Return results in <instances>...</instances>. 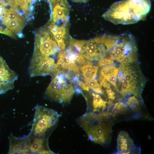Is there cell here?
Returning a JSON list of instances; mask_svg holds the SVG:
<instances>
[{
    "mask_svg": "<svg viewBox=\"0 0 154 154\" xmlns=\"http://www.w3.org/2000/svg\"><path fill=\"white\" fill-rule=\"evenodd\" d=\"M60 50L49 31H40L36 36L33 52L50 56L54 55Z\"/></svg>",
    "mask_w": 154,
    "mask_h": 154,
    "instance_id": "6",
    "label": "cell"
},
{
    "mask_svg": "<svg viewBox=\"0 0 154 154\" xmlns=\"http://www.w3.org/2000/svg\"><path fill=\"white\" fill-rule=\"evenodd\" d=\"M89 88H90L96 93L103 94V91L96 80H93L85 82Z\"/></svg>",
    "mask_w": 154,
    "mask_h": 154,
    "instance_id": "18",
    "label": "cell"
},
{
    "mask_svg": "<svg viewBox=\"0 0 154 154\" xmlns=\"http://www.w3.org/2000/svg\"><path fill=\"white\" fill-rule=\"evenodd\" d=\"M92 95V112L98 113L103 112L106 108V102L104 101L98 94L93 93Z\"/></svg>",
    "mask_w": 154,
    "mask_h": 154,
    "instance_id": "15",
    "label": "cell"
},
{
    "mask_svg": "<svg viewBox=\"0 0 154 154\" xmlns=\"http://www.w3.org/2000/svg\"><path fill=\"white\" fill-rule=\"evenodd\" d=\"M113 63V60L112 59L103 58L100 59L98 62V65L100 66H102L112 64Z\"/></svg>",
    "mask_w": 154,
    "mask_h": 154,
    "instance_id": "20",
    "label": "cell"
},
{
    "mask_svg": "<svg viewBox=\"0 0 154 154\" xmlns=\"http://www.w3.org/2000/svg\"><path fill=\"white\" fill-rule=\"evenodd\" d=\"M117 149L119 154H130L134 152L137 148L128 133L121 131L117 137Z\"/></svg>",
    "mask_w": 154,
    "mask_h": 154,
    "instance_id": "10",
    "label": "cell"
},
{
    "mask_svg": "<svg viewBox=\"0 0 154 154\" xmlns=\"http://www.w3.org/2000/svg\"><path fill=\"white\" fill-rule=\"evenodd\" d=\"M50 1H51L52 3H55L56 2V0H49Z\"/></svg>",
    "mask_w": 154,
    "mask_h": 154,
    "instance_id": "23",
    "label": "cell"
},
{
    "mask_svg": "<svg viewBox=\"0 0 154 154\" xmlns=\"http://www.w3.org/2000/svg\"><path fill=\"white\" fill-rule=\"evenodd\" d=\"M60 116L54 110L37 105L30 133L33 137H44L46 133L56 125Z\"/></svg>",
    "mask_w": 154,
    "mask_h": 154,
    "instance_id": "3",
    "label": "cell"
},
{
    "mask_svg": "<svg viewBox=\"0 0 154 154\" xmlns=\"http://www.w3.org/2000/svg\"><path fill=\"white\" fill-rule=\"evenodd\" d=\"M78 122L91 141L101 145L109 142L97 113L86 112L79 118Z\"/></svg>",
    "mask_w": 154,
    "mask_h": 154,
    "instance_id": "4",
    "label": "cell"
},
{
    "mask_svg": "<svg viewBox=\"0 0 154 154\" xmlns=\"http://www.w3.org/2000/svg\"><path fill=\"white\" fill-rule=\"evenodd\" d=\"M64 25L59 26L52 23L49 27V31L52 34L59 48L61 50H65L66 48L65 40L66 32Z\"/></svg>",
    "mask_w": 154,
    "mask_h": 154,
    "instance_id": "11",
    "label": "cell"
},
{
    "mask_svg": "<svg viewBox=\"0 0 154 154\" xmlns=\"http://www.w3.org/2000/svg\"><path fill=\"white\" fill-rule=\"evenodd\" d=\"M118 70L116 67L111 66L107 68L101 74L108 81L115 87L116 86L117 76Z\"/></svg>",
    "mask_w": 154,
    "mask_h": 154,
    "instance_id": "16",
    "label": "cell"
},
{
    "mask_svg": "<svg viewBox=\"0 0 154 154\" xmlns=\"http://www.w3.org/2000/svg\"><path fill=\"white\" fill-rule=\"evenodd\" d=\"M56 65L52 58L33 52L29 67V74L31 77L51 76Z\"/></svg>",
    "mask_w": 154,
    "mask_h": 154,
    "instance_id": "5",
    "label": "cell"
},
{
    "mask_svg": "<svg viewBox=\"0 0 154 154\" xmlns=\"http://www.w3.org/2000/svg\"><path fill=\"white\" fill-rule=\"evenodd\" d=\"M127 109V106L123 102H119L114 104L109 114L112 116L116 117L119 114H125Z\"/></svg>",
    "mask_w": 154,
    "mask_h": 154,
    "instance_id": "17",
    "label": "cell"
},
{
    "mask_svg": "<svg viewBox=\"0 0 154 154\" xmlns=\"http://www.w3.org/2000/svg\"><path fill=\"white\" fill-rule=\"evenodd\" d=\"M52 19L54 23L60 21L66 25L68 20V10L65 4H57L54 7Z\"/></svg>",
    "mask_w": 154,
    "mask_h": 154,
    "instance_id": "13",
    "label": "cell"
},
{
    "mask_svg": "<svg viewBox=\"0 0 154 154\" xmlns=\"http://www.w3.org/2000/svg\"><path fill=\"white\" fill-rule=\"evenodd\" d=\"M32 138L30 133L25 137L18 138L11 135L9 137V149L8 154H28Z\"/></svg>",
    "mask_w": 154,
    "mask_h": 154,
    "instance_id": "9",
    "label": "cell"
},
{
    "mask_svg": "<svg viewBox=\"0 0 154 154\" xmlns=\"http://www.w3.org/2000/svg\"><path fill=\"white\" fill-rule=\"evenodd\" d=\"M18 75L11 69L0 55V94L12 89Z\"/></svg>",
    "mask_w": 154,
    "mask_h": 154,
    "instance_id": "8",
    "label": "cell"
},
{
    "mask_svg": "<svg viewBox=\"0 0 154 154\" xmlns=\"http://www.w3.org/2000/svg\"><path fill=\"white\" fill-rule=\"evenodd\" d=\"M89 0H72V1L75 2L76 3H86Z\"/></svg>",
    "mask_w": 154,
    "mask_h": 154,
    "instance_id": "22",
    "label": "cell"
},
{
    "mask_svg": "<svg viewBox=\"0 0 154 154\" xmlns=\"http://www.w3.org/2000/svg\"><path fill=\"white\" fill-rule=\"evenodd\" d=\"M98 66L93 65L89 62L80 68L82 78L84 81L87 82L94 80L98 71Z\"/></svg>",
    "mask_w": 154,
    "mask_h": 154,
    "instance_id": "14",
    "label": "cell"
},
{
    "mask_svg": "<svg viewBox=\"0 0 154 154\" xmlns=\"http://www.w3.org/2000/svg\"><path fill=\"white\" fill-rule=\"evenodd\" d=\"M106 88V92L108 98L112 100H114L116 98L115 93L113 91L112 89L110 87V86H108Z\"/></svg>",
    "mask_w": 154,
    "mask_h": 154,
    "instance_id": "21",
    "label": "cell"
},
{
    "mask_svg": "<svg viewBox=\"0 0 154 154\" xmlns=\"http://www.w3.org/2000/svg\"><path fill=\"white\" fill-rule=\"evenodd\" d=\"M150 0H125L113 3L102 15L114 24L135 23L145 19L150 10Z\"/></svg>",
    "mask_w": 154,
    "mask_h": 154,
    "instance_id": "1",
    "label": "cell"
},
{
    "mask_svg": "<svg viewBox=\"0 0 154 154\" xmlns=\"http://www.w3.org/2000/svg\"><path fill=\"white\" fill-rule=\"evenodd\" d=\"M127 105L133 112H136L140 109L139 102L134 96L129 98L126 102Z\"/></svg>",
    "mask_w": 154,
    "mask_h": 154,
    "instance_id": "19",
    "label": "cell"
},
{
    "mask_svg": "<svg viewBox=\"0 0 154 154\" xmlns=\"http://www.w3.org/2000/svg\"><path fill=\"white\" fill-rule=\"evenodd\" d=\"M74 92L71 81L59 73L52 78L45 95L50 100L63 104L70 102Z\"/></svg>",
    "mask_w": 154,
    "mask_h": 154,
    "instance_id": "2",
    "label": "cell"
},
{
    "mask_svg": "<svg viewBox=\"0 0 154 154\" xmlns=\"http://www.w3.org/2000/svg\"><path fill=\"white\" fill-rule=\"evenodd\" d=\"M104 47L99 37L91 40H83L79 53L87 60H98L103 57Z\"/></svg>",
    "mask_w": 154,
    "mask_h": 154,
    "instance_id": "7",
    "label": "cell"
},
{
    "mask_svg": "<svg viewBox=\"0 0 154 154\" xmlns=\"http://www.w3.org/2000/svg\"><path fill=\"white\" fill-rule=\"evenodd\" d=\"M46 141L44 137H33L29 147V153L54 154L46 148Z\"/></svg>",
    "mask_w": 154,
    "mask_h": 154,
    "instance_id": "12",
    "label": "cell"
}]
</instances>
